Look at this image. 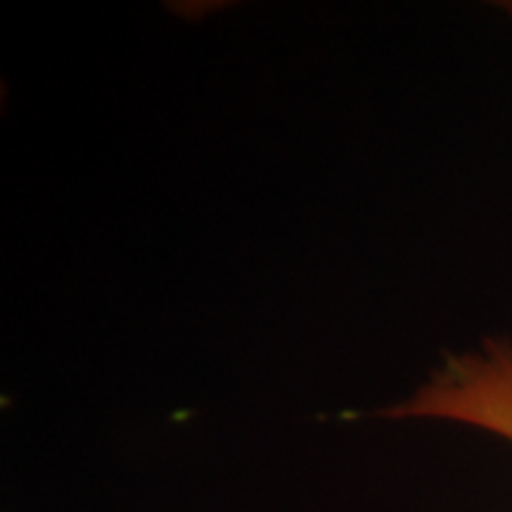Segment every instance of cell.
<instances>
[{
  "label": "cell",
  "mask_w": 512,
  "mask_h": 512,
  "mask_svg": "<svg viewBox=\"0 0 512 512\" xmlns=\"http://www.w3.org/2000/svg\"><path fill=\"white\" fill-rule=\"evenodd\" d=\"M503 10H505V12H508V15L512 17V3H503Z\"/></svg>",
  "instance_id": "cell-2"
},
{
  "label": "cell",
  "mask_w": 512,
  "mask_h": 512,
  "mask_svg": "<svg viewBox=\"0 0 512 512\" xmlns=\"http://www.w3.org/2000/svg\"><path fill=\"white\" fill-rule=\"evenodd\" d=\"M377 415L451 420L512 444V339L484 337L479 349L444 354L411 399Z\"/></svg>",
  "instance_id": "cell-1"
}]
</instances>
